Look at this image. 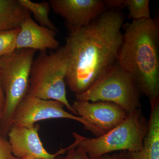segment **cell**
Listing matches in <instances>:
<instances>
[{
    "label": "cell",
    "mask_w": 159,
    "mask_h": 159,
    "mask_svg": "<svg viewBox=\"0 0 159 159\" xmlns=\"http://www.w3.org/2000/svg\"><path fill=\"white\" fill-rule=\"evenodd\" d=\"M125 16L109 9L85 27L69 32L66 84L75 95L89 88L117 63Z\"/></svg>",
    "instance_id": "obj_1"
},
{
    "label": "cell",
    "mask_w": 159,
    "mask_h": 159,
    "mask_svg": "<svg viewBox=\"0 0 159 159\" xmlns=\"http://www.w3.org/2000/svg\"><path fill=\"white\" fill-rule=\"evenodd\" d=\"M122 29L117 64L150 102L159 99L158 19L133 20L124 24Z\"/></svg>",
    "instance_id": "obj_2"
},
{
    "label": "cell",
    "mask_w": 159,
    "mask_h": 159,
    "mask_svg": "<svg viewBox=\"0 0 159 159\" xmlns=\"http://www.w3.org/2000/svg\"><path fill=\"white\" fill-rule=\"evenodd\" d=\"M68 61V52L65 45L50 54L40 51L32 63L27 95L59 101L71 113L78 116L67 98Z\"/></svg>",
    "instance_id": "obj_3"
},
{
    "label": "cell",
    "mask_w": 159,
    "mask_h": 159,
    "mask_svg": "<svg viewBox=\"0 0 159 159\" xmlns=\"http://www.w3.org/2000/svg\"><path fill=\"white\" fill-rule=\"evenodd\" d=\"M35 52L33 49H16L0 57V77L5 98L0 125L4 134H8L14 111L27 94Z\"/></svg>",
    "instance_id": "obj_4"
},
{
    "label": "cell",
    "mask_w": 159,
    "mask_h": 159,
    "mask_svg": "<svg viewBox=\"0 0 159 159\" xmlns=\"http://www.w3.org/2000/svg\"><path fill=\"white\" fill-rule=\"evenodd\" d=\"M148 128V120L141 108L128 114L120 124L104 134L94 138L80 135L78 145L91 158L113 152L141 150Z\"/></svg>",
    "instance_id": "obj_5"
},
{
    "label": "cell",
    "mask_w": 159,
    "mask_h": 159,
    "mask_svg": "<svg viewBox=\"0 0 159 159\" xmlns=\"http://www.w3.org/2000/svg\"><path fill=\"white\" fill-rule=\"evenodd\" d=\"M141 95L132 77L116 63L89 88L75 97L78 101L112 102L129 114L142 107Z\"/></svg>",
    "instance_id": "obj_6"
},
{
    "label": "cell",
    "mask_w": 159,
    "mask_h": 159,
    "mask_svg": "<svg viewBox=\"0 0 159 159\" xmlns=\"http://www.w3.org/2000/svg\"><path fill=\"white\" fill-rule=\"evenodd\" d=\"M64 107L63 104L59 101L40 99L26 94L14 111L12 125L30 126L42 120L69 119L82 124L85 130L90 132L95 137L101 135L99 131L84 118L66 111Z\"/></svg>",
    "instance_id": "obj_7"
},
{
    "label": "cell",
    "mask_w": 159,
    "mask_h": 159,
    "mask_svg": "<svg viewBox=\"0 0 159 159\" xmlns=\"http://www.w3.org/2000/svg\"><path fill=\"white\" fill-rule=\"evenodd\" d=\"M51 9L64 20L69 32L88 25L109 10L106 1L50 0Z\"/></svg>",
    "instance_id": "obj_8"
},
{
    "label": "cell",
    "mask_w": 159,
    "mask_h": 159,
    "mask_svg": "<svg viewBox=\"0 0 159 159\" xmlns=\"http://www.w3.org/2000/svg\"><path fill=\"white\" fill-rule=\"evenodd\" d=\"M39 129V125L37 123L30 126L12 125L7 135L15 157L19 159L32 157L38 159H54L57 156L65 153L70 148L71 145L66 148H61L56 153H49L40 139Z\"/></svg>",
    "instance_id": "obj_9"
},
{
    "label": "cell",
    "mask_w": 159,
    "mask_h": 159,
    "mask_svg": "<svg viewBox=\"0 0 159 159\" xmlns=\"http://www.w3.org/2000/svg\"><path fill=\"white\" fill-rule=\"evenodd\" d=\"M72 106L77 116L95 126L101 135L117 126L128 115L121 107L111 102L76 100Z\"/></svg>",
    "instance_id": "obj_10"
},
{
    "label": "cell",
    "mask_w": 159,
    "mask_h": 159,
    "mask_svg": "<svg viewBox=\"0 0 159 159\" xmlns=\"http://www.w3.org/2000/svg\"><path fill=\"white\" fill-rule=\"evenodd\" d=\"M57 32L36 23L31 14L25 18L20 25L16 39V49H30L46 51L57 50L60 43L55 38Z\"/></svg>",
    "instance_id": "obj_11"
},
{
    "label": "cell",
    "mask_w": 159,
    "mask_h": 159,
    "mask_svg": "<svg viewBox=\"0 0 159 159\" xmlns=\"http://www.w3.org/2000/svg\"><path fill=\"white\" fill-rule=\"evenodd\" d=\"M125 159H159V115L150 114L148 132L138 151H126Z\"/></svg>",
    "instance_id": "obj_12"
},
{
    "label": "cell",
    "mask_w": 159,
    "mask_h": 159,
    "mask_svg": "<svg viewBox=\"0 0 159 159\" xmlns=\"http://www.w3.org/2000/svg\"><path fill=\"white\" fill-rule=\"evenodd\" d=\"M31 14L18 0H0V30L20 27L25 18Z\"/></svg>",
    "instance_id": "obj_13"
},
{
    "label": "cell",
    "mask_w": 159,
    "mask_h": 159,
    "mask_svg": "<svg viewBox=\"0 0 159 159\" xmlns=\"http://www.w3.org/2000/svg\"><path fill=\"white\" fill-rule=\"evenodd\" d=\"M20 4L34 15L35 20L39 25L58 32V29L51 21L49 14L51 9L49 2L43 1L34 2L30 0H18Z\"/></svg>",
    "instance_id": "obj_14"
},
{
    "label": "cell",
    "mask_w": 159,
    "mask_h": 159,
    "mask_svg": "<svg viewBox=\"0 0 159 159\" xmlns=\"http://www.w3.org/2000/svg\"><path fill=\"white\" fill-rule=\"evenodd\" d=\"M149 0H124L128 9V17L133 20L148 19L151 17Z\"/></svg>",
    "instance_id": "obj_15"
},
{
    "label": "cell",
    "mask_w": 159,
    "mask_h": 159,
    "mask_svg": "<svg viewBox=\"0 0 159 159\" xmlns=\"http://www.w3.org/2000/svg\"><path fill=\"white\" fill-rule=\"evenodd\" d=\"M20 27L9 30H0V57L16 50V39Z\"/></svg>",
    "instance_id": "obj_16"
},
{
    "label": "cell",
    "mask_w": 159,
    "mask_h": 159,
    "mask_svg": "<svg viewBox=\"0 0 159 159\" xmlns=\"http://www.w3.org/2000/svg\"><path fill=\"white\" fill-rule=\"evenodd\" d=\"M74 142L71 144L70 148L66 152L65 155H58L54 159H93L89 157L86 152L78 145L80 142V134L73 132Z\"/></svg>",
    "instance_id": "obj_17"
},
{
    "label": "cell",
    "mask_w": 159,
    "mask_h": 159,
    "mask_svg": "<svg viewBox=\"0 0 159 159\" xmlns=\"http://www.w3.org/2000/svg\"><path fill=\"white\" fill-rule=\"evenodd\" d=\"M0 159H20L14 156L11 152L8 140L0 134Z\"/></svg>",
    "instance_id": "obj_18"
},
{
    "label": "cell",
    "mask_w": 159,
    "mask_h": 159,
    "mask_svg": "<svg viewBox=\"0 0 159 159\" xmlns=\"http://www.w3.org/2000/svg\"><path fill=\"white\" fill-rule=\"evenodd\" d=\"M125 151L117 152L115 153L111 154L108 153L103 155L101 156L96 157L93 158V159H125Z\"/></svg>",
    "instance_id": "obj_19"
},
{
    "label": "cell",
    "mask_w": 159,
    "mask_h": 159,
    "mask_svg": "<svg viewBox=\"0 0 159 159\" xmlns=\"http://www.w3.org/2000/svg\"><path fill=\"white\" fill-rule=\"evenodd\" d=\"M5 95H4L2 86L1 77H0V118L2 114L4 105H5Z\"/></svg>",
    "instance_id": "obj_20"
},
{
    "label": "cell",
    "mask_w": 159,
    "mask_h": 159,
    "mask_svg": "<svg viewBox=\"0 0 159 159\" xmlns=\"http://www.w3.org/2000/svg\"><path fill=\"white\" fill-rule=\"evenodd\" d=\"M20 159H38L34 157H25L23 158Z\"/></svg>",
    "instance_id": "obj_21"
}]
</instances>
